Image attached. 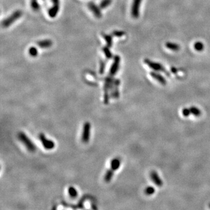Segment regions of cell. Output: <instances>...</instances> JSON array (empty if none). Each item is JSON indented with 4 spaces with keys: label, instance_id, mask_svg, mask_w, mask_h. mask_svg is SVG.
<instances>
[{
    "label": "cell",
    "instance_id": "1",
    "mask_svg": "<svg viewBox=\"0 0 210 210\" xmlns=\"http://www.w3.org/2000/svg\"><path fill=\"white\" fill-rule=\"evenodd\" d=\"M22 15V12L20 10H17L14 12L10 17L4 19L2 22V26L4 28H7L11 26L13 23L19 19Z\"/></svg>",
    "mask_w": 210,
    "mask_h": 210
},
{
    "label": "cell",
    "instance_id": "2",
    "mask_svg": "<svg viewBox=\"0 0 210 210\" xmlns=\"http://www.w3.org/2000/svg\"><path fill=\"white\" fill-rule=\"evenodd\" d=\"M18 138L29 151L35 152L36 151V146L35 145L33 142H32L30 139L24 133H19L18 134Z\"/></svg>",
    "mask_w": 210,
    "mask_h": 210
},
{
    "label": "cell",
    "instance_id": "3",
    "mask_svg": "<svg viewBox=\"0 0 210 210\" xmlns=\"http://www.w3.org/2000/svg\"><path fill=\"white\" fill-rule=\"evenodd\" d=\"M144 63L149 68H151L152 70H154L155 71H161V72L164 73L167 76L170 77V74L168 72H167L166 70L160 63L153 62L152 60H151L149 59H147L144 60Z\"/></svg>",
    "mask_w": 210,
    "mask_h": 210
},
{
    "label": "cell",
    "instance_id": "4",
    "mask_svg": "<svg viewBox=\"0 0 210 210\" xmlns=\"http://www.w3.org/2000/svg\"><path fill=\"white\" fill-rule=\"evenodd\" d=\"M39 140L41 141L43 147L45 149H46L47 150H50V149H53L55 147V142L50 140L47 139L45 137L44 134H42V133L40 134L39 135Z\"/></svg>",
    "mask_w": 210,
    "mask_h": 210
},
{
    "label": "cell",
    "instance_id": "5",
    "mask_svg": "<svg viewBox=\"0 0 210 210\" xmlns=\"http://www.w3.org/2000/svg\"><path fill=\"white\" fill-rule=\"evenodd\" d=\"M91 126L90 123L86 122L84 124L83 130L82 133V141L84 143H87L90 139Z\"/></svg>",
    "mask_w": 210,
    "mask_h": 210
},
{
    "label": "cell",
    "instance_id": "6",
    "mask_svg": "<svg viewBox=\"0 0 210 210\" xmlns=\"http://www.w3.org/2000/svg\"><path fill=\"white\" fill-rule=\"evenodd\" d=\"M51 1L53 4V6H52V7H51L48 11V15L50 18H55L59 11V9H60V0H51Z\"/></svg>",
    "mask_w": 210,
    "mask_h": 210
},
{
    "label": "cell",
    "instance_id": "7",
    "mask_svg": "<svg viewBox=\"0 0 210 210\" xmlns=\"http://www.w3.org/2000/svg\"><path fill=\"white\" fill-rule=\"evenodd\" d=\"M142 0H133L131 7V16L133 18L137 19L140 15V7Z\"/></svg>",
    "mask_w": 210,
    "mask_h": 210
},
{
    "label": "cell",
    "instance_id": "8",
    "mask_svg": "<svg viewBox=\"0 0 210 210\" xmlns=\"http://www.w3.org/2000/svg\"><path fill=\"white\" fill-rule=\"evenodd\" d=\"M120 57L119 56H115L114 57V61L111 67L109 74L111 76H114L118 71L119 67H120Z\"/></svg>",
    "mask_w": 210,
    "mask_h": 210
},
{
    "label": "cell",
    "instance_id": "9",
    "mask_svg": "<svg viewBox=\"0 0 210 210\" xmlns=\"http://www.w3.org/2000/svg\"><path fill=\"white\" fill-rule=\"evenodd\" d=\"M88 7L89 10L93 13L95 17L97 18H100L102 17V14L100 11V8L95 3L93 2H89L88 3Z\"/></svg>",
    "mask_w": 210,
    "mask_h": 210
},
{
    "label": "cell",
    "instance_id": "10",
    "mask_svg": "<svg viewBox=\"0 0 210 210\" xmlns=\"http://www.w3.org/2000/svg\"><path fill=\"white\" fill-rule=\"evenodd\" d=\"M150 177L152 181L156 186L158 187L162 186L163 182L156 171H152L150 173Z\"/></svg>",
    "mask_w": 210,
    "mask_h": 210
},
{
    "label": "cell",
    "instance_id": "11",
    "mask_svg": "<svg viewBox=\"0 0 210 210\" xmlns=\"http://www.w3.org/2000/svg\"><path fill=\"white\" fill-rule=\"evenodd\" d=\"M150 75L156 81L159 82L160 84H161L163 85H165L167 83V81L164 77H163L160 74L156 73V71H152L150 73Z\"/></svg>",
    "mask_w": 210,
    "mask_h": 210
},
{
    "label": "cell",
    "instance_id": "12",
    "mask_svg": "<svg viewBox=\"0 0 210 210\" xmlns=\"http://www.w3.org/2000/svg\"><path fill=\"white\" fill-rule=\"evenodd\" d=\"M37 45L41 48H47L52 45V41L49 39H44L38 41Z\"/></svg>",
    "mask_w": 210,
    "mask_h": 210
},
{
    "label": "cell",
    "instance_id": "13",
    "mask_svg": "<svg viewBox=\"0 0 210 210\" xmlns=\"http://www.w3.org/2000/svg\"><path fill=\"white\" fill-rule=\"evenodd\" d=\"M120 164L121 162L119 158H115L111 161L110 169H112L113 171H116L120 168Z\"/></svg>",
    "mask_w": 210,
    "mask_h": 210
},
{
    "label": "cell",
    "instance_id": "14",
    "mask_svg": "<svg viewBox=\"0 0 210 210\" xmlns=\"http://www.w3.org/2000/svg\"><path fill=\"white\" fill-rule=\"evenodd\" d=\"M102 35L103 37V39H104V40L106 41L107 46L109 47H112V46H113V38H112V36L109 35L104 33H102Z\"/></svg>",
    "mask_w": 210,
    "mask_h": 210
},
{
    "label": "cell",
    "instance_id": "15",
    "mask_svg": "<svg viewBox=\"0 0 210 210\" xmlns=\"http://www.w3.org/2000/svg\"><path fill=\"white\" fill-rule=\"evenodd\" d=\"M165 46L168 48H169L172 51H179L180 48V47L178 44L171 43V42H167L166 43Z\"/></svg>",
    "mask_w": 210,
    "mask_h": 210
},
{
    "label": "cell",
    "instance_id": "16",
    "mask_svg": "<svg viewBox=\"0 0 210 210\" xmlns=\"http://www.w3.org/2000/svg\"><path fill=\"white\" fill-rule=\"evenodd\" d=\"M102 51L104 52V54L106 56V59H111L113 57V54L111 52L109 47L107 46H104L102 48Z\"/></svg>",
    "mask_w": 210,
    "mask_h": 210
},
{
    "label": "cell",
    "instance_id": "17",
    "mask_svg": "<svg viewBox=\"0 0 210 210\" xmlns=\"http://www.w3.org/2000/svg\"><path fill=\"white\" fill-rule=\"evenodd\" d=\"M190 112L191 115L195 116V117H199L201 115V111L197 107L192 106L189 108Z\"/></svg>",
    "mask_w": 210,
    "mask_h": 210
},
{
    "label": "cell",
    "instance_id": "18",
    "mask_svg": "<svg viewBox=\"0 0 210 210\" xmlns=\"http://www.w3.org/2000/svg\"><path fill=\"white\" fill-rule=\"evenodd\" d=\"M114 172H115V171H113L111 169H109L106 172V174H105V175H104V180L106 182H109L112 180V179L113 176Z\"/></svg>",
    "mask_w": 210,
    "mask_h": 210
},
{
    "label": "cell",
    "instance_id": "19",
    "mask_svg": "<svg viewBox=\"0 0 210 210\" xmlns=\"http://www.w3.org/2000/svg\"><path fill=\"white\" fill-rule=\"evenodd\" d=\"M112 3V0H102V1L100 3L99 7L101 9H104L108 7L111 3Z\"/></svg>",
    "mask_w": 210,
    "mask_h": 210
},
{
    "label": "cell",
    "instance_id": "20",
    "mask_svg": "<svg viewBox=\"0 0 210 210\" xmlns=\"http://www.w3.org/2000/svg\"><path fill=\"white\" fill-rule=\"evenodd\" d=\"M68 193L69 195L71 198H76L78 195V192L75 188L73 186H71L68 189Z\"/></svg>",
    "mask_w": 210,
    "mask_h": 210
},
{
    "label": "cell",
    "instance_id": "21",
    "mask_svg": "<svg viewBox=\"0 0 210 210\" xmlns=\"http://www.w3.org/2000/svg\"><path fill=\"white\" fill-rule=\"evenodd\" d=\"M194 48L195 50L198 51H201L204 48V45L202 42L197 41L194 43Z\"/></svg>",
    "mask_w": 210,
    "mask_h": 210
},
{
    "label": "cell",
    "instance_id": "22",
    "mask_svg": "<svg viewBox=\"0 0 210 210\" xmlns=\"http://www.w3.org/2000/svg\"><path fill=\"white\" fill-rule=\"evenodd\" d=\"M30 6H31V7L33 9V10H34L35 11H37L38 10H39V9H40V5L38 3L37 0H31Z\"/></svg>",
    "mask_w": 210,
    "mask_h": 210
},
{
    "label": "cell",
    "instance_id": "23",
    "mask_svg": "<svg viewBox=\"0 0 210 210\" xmlns=\"http://www.w3.org/2000/svg\"><path fill=\"white\" fill-rule=\"evenodd\" d=\"M155 189L152 186H148L144 190V193L147 195H150L153 194L155 193Z\"/></svg>",
    "mask_w": 210,
    "mask_h": 210
},
{
    "label": "cell",
    "instance_id": "24",
    "mask_svg": "<svg viewBox=\"0 0 210 210\" xmlns=\"http://www.w3.org/2000/svg\"><path fill=\"white\" fill-rule=\"evenodd\" d=\"M29 53L32 57H35L38 55L37 49L35 47H32L29 49Z\"/></svg>",
    "mask_w": 210,
    "mask_h": 210
},
{
    "label": "cell",
    "instance_id": "25",
    "mask_svg": "<svg viewBox=\"0 0 210 210\" xmlns=\"http://www.w3.org/2000/svg\"><path fill=\"white\" fill-rule=\"evenodd\" d=\"M112 35L114 36L117 37H121L125 35V32L123 31H121V30H115L114 32H113Z\"/></svg>",
    "mask_w": 210,
    "mask_h": 210
},
{
    "label": "cell",
    "instance_id": "26",
    "mask_svg": "<svg viewBox=\"0 0 210 210\" xmlns=\"http://www.w3.org/2000/svg\"><path fill=\"white\" fill-rule=\"evenodd\" d=\"M182 114L184 117H189L191 113L190 112V109L187 108H184L182 111Z\"/></svg>",
    "mask_w": 210,
    "mask_h": 210
},
{
    "label": "cell",
    "instance_id": "27",
    "mask_svg": "<svg viewBox=\"0 0 210 210\" xmlns=\"http://www.w3.org/2000/svg\"><path fill=\"white\" fill-rule=\"evenodd\" d=\"M100 70H99V72H100V74H102L104 73V68H105V63L104 61H100Z\"/></svg>",
    "mask_w": 210,
    "mask_h": 210
},
{
    "label": "cell",
    "instance_id": "28",
    "mask_svg": "<svg viewBox=\"0 0 210 210\" xmlns=\"http://www.w3.org/2000/svg\"><path fill=\"white\" fill-rule=\"evenodd\" d=\"M209 208H210V204H209Z\"/></svg>",
    "mask_w": 210,
    "mask_h": 210
}]
</instances>
